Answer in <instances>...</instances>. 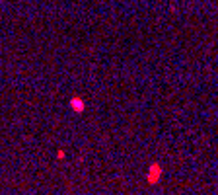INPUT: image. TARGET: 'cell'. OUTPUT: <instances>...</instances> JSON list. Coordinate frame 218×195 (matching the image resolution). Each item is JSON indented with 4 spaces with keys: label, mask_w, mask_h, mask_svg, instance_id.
I'll return each instance as SVG.
<instances>
[{
    "label": "cell",
    "mask_w": 218,
    "mask_h": 195,
    "mask_svg": "<svg viewBox=\"0 0 218 195\" xmlns=\"http://www.w3.org/2000/svg\"><path fill=\"white\" fill-rule=\"evenodd\" d=\"M162 176V168L158 166V164H154L152 168H150V174H148V182L150 183H156V178H160Z\"/></svg>",
    "instance_id": "cell-1"
},
{
    "label": "cell",
    "mask_w": 218,
    "mask_h": 195,
    "mask_svg": "<svg viewBox=\"0 0 218 195\" xmlns=\"http://www.w3.org/2000/svg\"><path fill=\"white\" fill-rule=\"evenodd\" d=\"M72 108H74V109H78V111H82V108H84V105H82V102H80V100H72Z\"/></svg>",
    "instance_id": "cell-2"
}]
</instances>
